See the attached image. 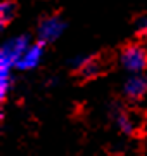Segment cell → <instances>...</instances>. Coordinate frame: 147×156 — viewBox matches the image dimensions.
Returning a JSON list of instances; mask_svg holds the SVG:
<instances>
[{"instance_id": "obj_5", "label": "cell", "mask_w": 147, "mask_h": 156, "mask_svg": "<svg viewBox=\"0 0 147 156\" xmlns=\"http://www.w3.org/2000/svg\"><path fill=\"white\" fill-rule=\"evenodd\" d=\"M73 66L76 68L78 75L83 80H92V78L99 76L102 73V64L101 61L94 56H83V57H76L73 61Z\"/></svg>"}, {"instance_id": "obj_4", "label": "cell", "mask_w": 147, "mask_h": 156, "mask_svg": "<svg viewBox=\"0 0 147 156\" xmlns=\"http://www.w3.org/2000/svg\"><path fill=\"white\" fill-rule=\"evenodd\" d=\"M43 45L42 42H36V44H29V47L24 50V54L21 56V59L17 61L16 68L19 71H29V69H35L42 62V57H43Z\"/></svg>"}, {"instance_id": "obj_6", "label": "cell", "mask_w": 147, "mask_h": 156, "mask_svg": "<svg viewBox=\"0 0 147 156\" xmlns=\"http://www.w3.org/2000/svg\"><path fill=\"white\" fill-rule=\"evenodd\" d=\"M125 95L130 99H140L147 94V76L145 75H132L126 82H125Z\"/></svg>"}, {"instance_id": "obj_1", "label": "cell", "mask_w": 147, "mask_h": 156, "mask_svg": "<svg viewBox=\"0 0 147 156\" xmlns=\"http://www.w3.org/2000/svg\"><path fill=\"white\" fill-rule=\"evenodd\" d=\"M29 47V38L26 35H19L9 38L0 49V76H12L11 71L16 68L17 61L21 59L24 50Z\"/></svg>"}, {"instance_id": "obj_2", "label": "cell", "mask_w": 147, "mask_h": 156, "mask_svg": "<svg viewBox=\"0 0 147 156\" xmlns=\"http://www.w3.org/2000/svg\"><path fill=\"white\" fill-rule=\"evenodd\" d=\"M121 66L130 73H142L147 69V50L138 44L126 45L119 56Z\"/></svg>"}, {"instance_id": "obj_9", "label": "cell", "mask_w": 147, "mask_h": 156, "mask_svg": "<svg viewBox=\"0 0 147 156\" xmlns=\"http://www.w3.org/2000/svg\"><path fill=\"white\" fill-rule=\"evenodd\" d=\"M137 33L140 37H147V16L140 17V21L137 23Z\"/></svg>"}, {"instance_id": "obj_3", "label": "cell", "mask_w": 147, "mask_h": 156, "mask_svg": "<svg viewBox=\"0 0 147 156\" xmlns=\"http://www.w3.org/2000/svg\"><path fill=\"white\" fill-rule=\"evenodd\" d=\"M66 30V21L61 16H49L43 17L38 24V40L42 44H52L56 42Z\"/></svg>"}, {"instance_id": "obj_8", "label": "cell", "mask_w": 147, "mask_h": 156, "mask_svg": "<svg viewBox=\"0 0 147 156\" xmlns=\"http://www.w3.org/2000/svg\"><path fill=\"white\" fill-rule=\"evenodd\" d=\"M16 16V4L12 0H4L0 4V26L5 28Z\"/></svg>"}, {"instance_id": "obj_7", "label": "cell", "mask_w": 147, "mask_h": 156, "mask_svg": "<svg viewBox=\"0 0 147 156\" xmlns=\"http://www.w3.org/2000/svg\"><path fill=\"white\" fill-rule=\"evenodd\" d=\"M113 116H114V122H116V127L119 128V132H123L126 135H133L137 132V122L132 113L125 111L123 108L119 106H114Z\"/></svg>"}]
</instances>
